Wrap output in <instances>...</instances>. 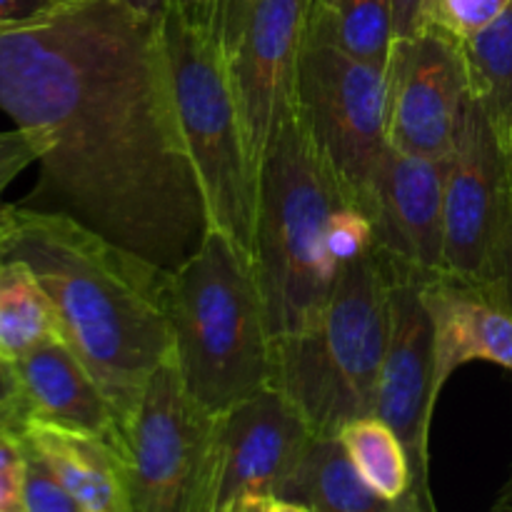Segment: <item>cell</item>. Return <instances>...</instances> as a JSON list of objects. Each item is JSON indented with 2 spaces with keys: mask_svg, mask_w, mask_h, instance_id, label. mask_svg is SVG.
<instances>
[{
  "mask_svg": "<svg viewBox=\"0 0 512 512\" xmlns=\"http://www.w3.org/2000/svg\"><path fill=\"white\" fill-rule=\"evenodd\" d=\"M345 203L338 175L293 110L260 168L255 213L253 270L273 343L323 320L340 270L325 248V230Z\"/></svg>",
  "mask_w": 512,
  "mask_h": 512,
  "instance_id": "obj_3",
  "label": "cell"
},
{
  "mask_svg": "<svg viewBox=\"0 0 512 512\" xmlns=\"http://www.w3.org/2000/svg\"><path fill=\"white\" fill-rule=\"evenodd\" d=\"M273 512H310L308 508L298 503H288V500H275V510Z\"/></svg>",
  "mask_w": 512,
  "mask_h": 512,
  "instance_id": "obj_38",
  "label": "cell"
},
{
  "mask_svg": "<svg viewBox=\"0 0 512 512\" xmlns=\"http://www.w3.org/2000/svg\"><path fill=\"white\" fill-rule=\"evenodd\" d=\"M275 498L270 495H240V498L230 500L218 512H273Z\"/></svg>",
  "mask_w": 512,
  "mask_h": 512,
  "instance_id": "obj_35",
  "label": "cell"
},
{
  "mask_svg": "<svg viewBox=\"0 0 512 512\" xmlns=\"http://www.w3.org/2000/svg\"><path fill=\"white\" fill-rule=\"evenodd\" d=\"M0 110L48 143L28 205L175 270L208 230L160 18L70 0L0 28Z\"/></svg>",
  "mask_w": 512,
  "mask_h": 512,
  "instance_id": "obj_1",
  "label": "cell"
},
{
  "mask_svg": "<svg viewBox=\"0 0 512 512\" xmlns=\"http://www.w3.org/2000/svg\"><path fill=\"white\" fill-rule=\"evenodd\" d=\"M173 358L195 400L225 415L273 380V340L253 260L208 228L170 283Z\"/></svg>",
  "mask_w": 512,
  "mask_h": 512,
  "instance_id": "obj_4",
  "label": "cell"
},
{
  "mask_svg": "<svg viewBox=\"0 0 512 512\" xmlns=\"http://www.w3.org/2000/svg\"><path fill=\"white\" fill-rule=\"evenodd\" d=\"M120 463L128 512H218L223 415L193 398L173 355L125 425Z\"/></svg>",
  "mask_w": 512,
  "mask_h": 512,
  "instance_id": "obj_7",
  "label": "cell"
},
{
  "mask_svg": "<svg viewBox=\"0 0 512 512\" xmlns=\"http://www.w3.org/2000/svg\"><path fill=\"white\" fill-rule=\"evenodd\" d=\"M130 8L140 10V13L150 15V18H163L170 8L175 5H188V8H205L208 0H123Z\"/></svg>",
  "mask_w": 512,
  "mask_h": 512,
  "instance_id": "obj_33",
  "label": "cell"
},
{
  "mask_svg": "<svg viewBox=\"0 0 512 512\" xmlns=\"http://www.w3.org/2000/svg\"><path fill=\"white\" fill-rule=\"evenodd\" d=\"M448 160L385 150L373 185L375 248L420 275L443 270Z\"/></svg>",
  "mask_w": 512,
  "mask_h": 512,
  "instance_id": "obj_14",
  "label": "cell"
},
{
  "mask_svg": "<svg viewBox=\"0 0 512 512\" xmlns=\"http://www.w3.org/2000/svg\"><path fill=\"white\" fill-rule=\"evenodd\" d=\"M23 440L50 465L85 512H128L118 450L93 435L30 420Z\"/></svg>",
  "mask_w": 512,
  "mask_h": 512,
  "instance_id": "obj_17",
  "label": "cell"
},
{
  "mask_svg": "<svg viewBox=\"0 0 512 512\" xmlns=\"http://www.w3.org/2000/svg\"><path fill=\"white\" fill-rule=\"evenodd\" d=\"M315 438L318 435L298 405L273 383L240 400L223 415L218 510L240 495H270L278 500Z\"/></svg>",
  "mask_w": 512,
  "mask_h": 512,
  "instance_id": "obj_13",
  "label": "cell"
},
{
  "mask_svg": "<svg viewBox=\"0 0 512 512\" xmlns=\"http://www.w3.org/2000/svg\"><path fill=\"white\" fill-rule=\"evenodd\" d=\"M390 3H393L395 38H408V35L418 33L423 25L425 0H390Z\"/></svg>",
  "mask_w": 512,
  "mask_h": 512,
  "instance_id": "obj_31",
  "label": "cell"
},
{
  "mask_svg": "<svg viewBox=\"0 0 512 512\" xmlns=\"http://www.w3.org/2000/svg\"><path fill=\"white\" fill-rule=\"evenodd\" d=\"M278 500L298 503L310 512H393L395 508V503L380 498L360 478L343 443L325 435H318L310 443Z\"/></svg>",
  "mask_w": 512,
  "mask_h": 512,
  "instance_id": "obj_18",
  "label": "cell"
},
{
  "mask_svg": "<svg viewBox=\"0 0 512 512\" xmlns=\"http://www.w3.org/2000/svg\"><path fill=\"white\" fill-rule=\"evenodd\" d=\"M28 423L30 408L23 395V388H20L15 365L0 355V430L23 435Z\"/></svg>",
  "mask_w": 512,
  "mask_h": 512,
  "instance_id": "obj_27",
  "label": "cell"
},
{
  "mask_svg": "<svg viewBox=\"0 0 512 512\" xmlns=\"http://www.w3.org/2000/svg\"><path fill=\"white\" fill-rule=\"evenodd\" d=\"M420 298L433 320L435 400L468 363H493L512 373V310L490 280L440 270L420 280Z\"/></svg>",
  "mask_w": 512,
  "mask_h": 512,
  "instance_id": "obj_15",
  "label": "cell"
},
{
  "mask_svg": "<svg viewBox=\"0 0 512 512\" xmlns=\"http://www.w3.org/2000/svg\"><path fill=\"white\" fill-rule=\"evenodd\" d=\"M495 125V135H498L500 150H503L505 165H508V178L512 180V105L498 110V113H490Z\"/></svg>",
  "mask_w": 512,
  "mask_h": 512,
  "instance_id": "obj_32",
  "label": "cell"
},
{
  "mask_svg": "<svg viewBox=\"0 0 512 512\" xmlns=\"http://www.w3.org/2000/svg\"><path fill=\"white\" fill-rule=\"evenodd\" d=\"M473 95L463 45L423 25L395 38L388 68V145L410 155L448 160Z\"/></svg>",
  "mask_w": 512,
  "mask_h": 512,
  "instance_id": "obj_11",
  "label": "cell"
},
{
  "mask_svg": "<svg viewBox=\"0 0 512 512\" xmlns=\"http://www.w3.org/2000/svg\"><path fill=\"white\" fill-rule=\"evenodd\" d=\"M510 203L508 165L493 118L483 100L470 95L445 175L443 270L490 280Z\"/></svg>",
  "mask_w": 512,
  "mask_h": 512,
  "instance_id": "obj_12",
  "label": "cell"
},
{
  "mask_svg": "<svg viewBox=\"0 0 512 512\" xmlns=\"http://www.w3.org/2000/svg\"><path fill=\"white\" fill-rule=\"evenodd\" d=\"M13 365L30 420L93 435L120 455L123 423L118 410L63 338L45 340Z\"/></svg>",
  "mask_w": 512,
  "mask_h": 512,
  "instance_id": "obj_16",
  "label": "cell"
},
{
  "mask_svg": "<svg viewBox=\"0 0 512 512\" xmlns=\"http://www.w3.org/2000/svg\"><path fill=\"white\" fill-rule=\"evenodd\" d=\"M173 73L180 128L203 188L208 228L253 260L260 173L208 13L175 5L160 18Z\"/></svg>",
  "mask_w": 512,
  "mask_h": 512,
  "instance_id": "obj_6",
  "label": "cell"
},
{
  "mask_svg": "<svg viewBox=\"0 0 512 512\" xmlns=\"http://www.w3.org/2000/svg\"><path fill=\"white\" fill-rule=\"evenodd\" d=\"M50 338L60 325L40 280L23 260H0V355L15 363Z\"/></svg>",
  "mask_w": 512,
  "mask_h": 512,
  "instance_id": "obj_19",
  "label": "cell"
},
{
  "mask_svg": "<svg viewBox=\"0 0 512 512\" xmlns=\"http://www.w3.org/2000/svg\"><path fill=\"white\" fill-rule=\"evenodd\" d=\"M315 0H210L208 23L248 135L255 168L295 110L298 60Z\"/></svg>",
  "mask_w": 512,
  "mask_h": 512,
  "instance_id": "obj_9",
  "label": "cell"
},
{
  "mask_svg": "<svg viewBox=\"0 0 512 512\" xmlns=\"http://www.w3.org/2000/svg\"><path fill=\"white\" fill-rule=\"evenodd\" d=\"M23 512H85L50 465L23 440Z\"/></svg>",
  "mask_w": 512,
  "mask_h": 512,
  "instance_id": "obj_24",
  "label": "cell"
},
{
  "mask_svg": "<svg viewBox=\"0 0 512 512\" xmlns=\"http://www.w3.org/2000/svg\"><path fill=\"white\" fill-rule=\"evenodd\" d=\"M310 20L348 55L390 68L395 45L390 0H315Z\"/></svg>",
  "mask_w": 512,
  "mask_h": 512,
  "instance_id": "obj_20",
  "label": "cell"
},
{
  "mask_svg": "<svg viewBox=\"0 0 512 512\" xmlns=\"http://www.w3.org/2000/svg\"><path fill=\"white\" fill-rule=\"evenodd\" d=\"M295 113L350 203L370 215L375 175L388 150V68L348 55L310 20L295 78Z\"/></svg>",
  "mask_w": 512,
  "mask_h": 512,
  "instance_id": "obj_8",
  "label": "cell"
},
{
  "mask_svg": "<svg viewBox=\"0 0 512 512\" xmlns=\"http://www.w3.org/2000/svg\"><path fill=\"white\" fill-rule=\"evenodd\" d=\"M393 270L378 248L340 265L323 320L273 343V380L315 435L338 438L345 423L373 415L390 338Z\"/></svg>",
  "mask_w": 512,
  "mask_h": 512,
  "instance_id": "obj_5",
  "label": "cell"
},
{
  "mask_svg": "<svg viewBox=\"0 0 512 512\" xmlns=\"http://www.w3.org/2000/svg\"><path fill=\"white\" fill-rule=\"evenodd\" d=\"M490 283L495 285L500 298H503L505 305L512 310V203L508 215H505L503 230H500L498 248H495Z\"/></svg>",
  "mask_w": 512,
  "mask_h": 512,
  "instance_id": "obj_28",
  "label": "cell"
},
{
  "mask_svg": "<svg viewBox=\"0 0 512 512\" xmlns=\"http://www.w3.org/2000/svg\"><path fill=\"white\" fill-rule=\"evenodd\" d=\"M325 248L333 263L345 265L363 258L375 248V223L358 205H340L325 230Z\"/></svg>",
  "mask_w": 512,
  "mask_h": 512,
  "instance_id": "obj_25",
  "label": "cell"
},
{
  "mask_svg": "<svg viewBox=\"0 0 512 512\" xmlns=\"http://www.w3.org/2000/svg\"><path fill=\"white\" fill-rule=\"evenodd\" d=\"M0 260H23L48 293L60 338L83 360L123 423L173 355V270L113 243L63 210L0 208Z\"/></svg>",
  "mask_w": 512,
  "mask_h": 512,
  "instance_id": "obj_2",
  "label": "cell"
},
{
  "mask_svg": "<svg viewBox=\"0 0 512 512\" xmlns=\"http://www.w3.org/2000/svg\"><path fill=\"white\" fill-rule=\"evenodd\" d=\"M510 3L512 0H425L423 25H433L465 43L495 23Z\"/></svg>",
  "mask_w": 512,
  "mask_h": 512,
  "instance_id": "obj_23",
  "label": "cell"
},
{
  "mask_svg": "<svg viewBox=\"0 0 512 512\" xmlns=\"http://www.w3.org/2000/svg\"><path fill=\"white\" fill-rule=\"evenodd\" d=\"M23 453V435L10 433V430H0V470L23 463Z\"/></svg>",
  "mask_w": 512,
  "mask_h": 512,
  "instance_id": "obj_34",
  "label": "cell"
},
{
  "mask_svg": "<svg viewBox=\"0 0 512 512\" xmlns=\"http://www.w3.org/2000/svg\"><path fill=\"white\" fill-rule=\"evenodd\" d=\"M60 3H70V0H60Z\"/></svg>",
  "mask_w": 512,
  "mask_h": 512,
  "instance_id": "obj_39",
  "label": "cell"
},
{
  "mask_svg": "<svg viewBox=\"0 0 512 512\" xmlns=\"http://www.w3.org/2000/svg\"><path fill=\"white\" fill-rule=\"evenodd\" d=\"M0 512H23V463L0 470Z\"/></svg>",
  "mask_w": 512,
  "mask_h": 512,
  "instance_id": "obj_30",
  "label": "cell"
},
{
  "mask_svg": "<svg viewBox=\"0 0 512 512\" xmlns=\"http://www.w3.org/2000/svg\"><path fill=\"white\" fill-rule=\"evenodd\" d=\"M388 263L393 270L390 338L375 388L373 413L383 418L405 445L413 470L410 495L428 512H438L430 493V423L438 400L433 393V320L420 298V280L425 275L403 268L390 258Z\"/></svg>",
  "mask_w": 512,
  "mask_h": 512,
  "instance_id": "obj_10",
  "label": "cell"
},
{
  "mask_svg": "<svg viewBox=\"0 0 512 512\" xmlns=\"http://www.w3.org/2000/svg\"><path fill=\"white\" fill-rule=\"evenodd\" d=\"M55 5H60V0H0V28L38 18Z\"/></svg>",
  "mask_w": 512,
  "mask_h": 512,
  "instance_id": "obj_29",
  "label": "cell"
},
{
  "mask_svg": "<svg viewBox=\"0 0 512 512\" xmlns=\"http://www.w3.org/2000/svg\"><path fill=\"white\" fill-rule=\"evenodd\" d=\"M45 153L48 143L30 130L15 128L0 133V195L28 165L40 163Z\"/></svg>",
  "mask_w": 512,
  "mask_h": 512,
  "instance_id": "obj_26",
  "label": "cell"
},
{
  "mask_svg": "<svg viewBox=\"0 0 512 512\" xmlns=\"http://www.w3.org/2000/svg\"><path fill=\"white\" fill-rule=\"evenodd\" d=\"M393 512H428L423 508V505L418 503V500L413 498V495H405V498H400V500H395V508H393Z\"/></svg>",
  "mask_w": 512,
  "mask_h": 512,
  "instance_id": "obj_37",
  "label": "cell"
},
{
  "mask_svg": "<svg viewBox=\"0 0 512 512\" xmlns=\"http://www.w3.org/2000/svg\"><path fill=\"white\" fill-rule=\"evenodd\" d=\"M510 193H512V180H510Z\"/></svg>",
  "mask_w": 512,
  "mask_h": 512,
  "instance_id": "obj_40",
  "label": "cell"
},
{
  "mask_svg": "<svg viewBox=\"0 0 512 512\" xmlns=\"http://www.w3.org/2000/svg\"><path fill=\"white\" fill-rule=\"evenodd\" d=\"M470 90L490 113L512 105V3L483 33L465 40Z\"/></svg>",
  "mask_w": 512,
  "mask_h": 512,
  "instance_id": "obj_22",
  "label": "cell"
},
{
  "mask_svg": "<svg viewBox=\"0 0 512 512\" xmlns=\"http://www.w3.org/2000/svg\"><path fill=\"white\" fill-rule=\"evenodd\" d=\"M338 440L353 460L360 478L383 500L405 498L413 485L408 453L395 430L378 415H363L340 428Z\"/></svg>",
  "mask_w": 512,
  "mask_h": 512,
  "instance_id": "obj_21",
  "label": "cell"
},
{
  "mask_svg": "<svg viewBox=\"0 0 512 512\" xmlns=\"http://www.w3.org/2000/svg\"><path fill=\"white\" fill-rule=\"evenodd\" d=\"M490 512H512V470H510L508 480H505V485L500 488L498 498H495Z\"/></svg>",
  "mask_w": 512,
  "mask_h": 512,
  "instance_id": "obj_36",
  "label": "cell"
}]
</instances>
